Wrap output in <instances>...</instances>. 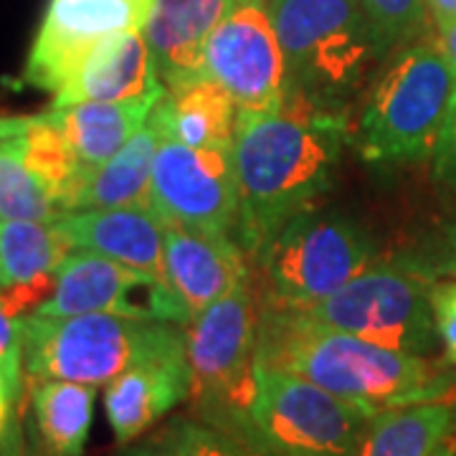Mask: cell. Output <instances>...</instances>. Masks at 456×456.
Here are the masks:
<instances>
[{"instance_id": "cell-1", "label": "cell", "mask_w": 456, "mask_h": 456, "mask_svg": "<svg viewBox=\"0 0 456 456\" xmlns=\"http://www.w3.org/2000/svg\"><path fill=\"white\" fill-rule=\"evenodd\" d=\"M347 119L299 94H284L277 110L239 112L231 155L241 198L236 231L246 256L259 259L279 228L332 188Z\"/></svg>"}, {"instance_id": "cell-2", "label": "cell", "mask_w": 456, "mask_h": 456, "mask_svg": "<svg viewBox=\"0 0 456 456\" xmlns=\"http://www.w3.org/2000/svg\"><path fill=\"white\" fill-rule=\"evenodd\" d=\"M256 365L299 375L370 413L456 401V373L424 355H406L347 335L259 297Z\"/></svg>"}, {"instance_id": "cell-3", "label": "cell", "mask_w": 456, "mask_h": 456, "mask_svg": "<svg viewBox=\"0 0 456 456\" xmlns=\"http://www.w3.org/2000/svg\"><path fill=\"white\" fill-rule=\"evenodd\" d=\"M277 28L287 94L350 117L393 49L358 0H266Z\"/></svg>"}, {"instance_id": "cell-4", "label": "cell", "mask_w": 456, "mask_h": 456, "mask_svg": "<svg viewBox=\"0 0 456 456\" xmlns=\"http://www.w3.org/2000/svg\"><path fill=\"white\" fill-rule=\"evenodd\" d=\"M454 89V66L436 38L395 49L360 97L350 142L365 163L431 160Z\"/></svg>"}, {"instance_id": "cell-5", "label": "cell", "mask_w": 456, "mask_h": 456, "mask_svg": "<svg viewBox=\"0 0 456 456\" xmlns=\"http://www.w3.org/2000/svg\"><path fill=\"white\" fill-rule=\"evenodd\" d=\"M26 380H71L110 386L147 360L185 350V330L158 320L119 314L20 317Z\"/></svg>"}, {"instance_id": "cell-6", "label": "cell", "mask_w": 456, "mask_h": 456, "mask_svg": "<svg viewBox=\"0 0 456 456\" xmlns=\"http://www.w3.org/2000/svg\"><path fill=\"white\" fill-rule=\"evenodd\" d=\"M183 330L196 419L244 436L256 401L259 287L254 277L241 281Z\"/></svg>"}, {"instance_id": "cell-7", "label": "cell", "mask_w": 456, "mask_h": 456, "mask_svg": "<svg viewBox=\"0 0 456 456\" xmlns=\"http://www.w3.org/2000/svg\"><path fill=\"white\" fill-rule=\"evenodd\" d=\"M375 239L342 213L310 208L294 216L259 254V297L305 310L380 261Z\"/></svg>"}, {"instance_id": "cell-8", "label": "cell", "mask_w": 456, "mask_h": 456, "mask_svg": "<svg viewBox=\"0 0 456 456\" xmlns=\"http://www.w3.org/2000/svg\"><path fill=\"white\" fill-rule=\"evenodd\" d=\"M431 279L403 254L375 261L340 292L305 307L327 327L406 355L434 353L439 332L431 310Z\"/></svg>"}, {"instance_id": "cell-9", "label": "cell", "mask_w": 456, "mask_h": 456, "mask_svg": "<svg viewBox=\"0 0 456 456\" xmlns=\"http://www.w3.org/2000/svg\"><path fill=\"white\" fill-rule=\"evenodd\" d=\"M373 416L299 375L256 365L244 439L264 456H355Z\"/></svg>"}, {"instance_id": "cell-10", "label": "cell", "mask_w": 456, "mask_h": 456, "mask_svg": "<svg viewBox=\"0 0 456 456\" xmlns=\"http://www.w3.org/2000/svg\"><path fill=\"white\" fill-rule=\"evenodd\" d=\"M150 208L163 226L228 233L239 228L241 198L228 147H191L165 140L158 147Z\"/></svg>"}, {"instance_id": "cell-11", "label": "cell", "mask_w": 456, "mask_h": 456, "mask_svg": "<svg viewBox=\"0 0 456 456\" xmlns=\"http://www.w3.org/2000/svg\"><path fill=\"white\" fill-rule=\"evenodd\" d=\"M206 77L239 112L277 110L287 94V64L266 0H239L206 46Z\"/></svg>"}, {"instance_id": "cell-12", "label": "cell", "mask_w": 456, "mask_h": 456, "mask_svg": "<svg viewBox=\"0 0 456 456\" xmlns=\"http://www.w3.org/2000/svg\"><path fill=\"white\" fill-rule=\"evenodd\" d=\"M246 259L228 233L165 226V287H150L152 317L180 327L193 322L251 277Z\"/></svg>"}, {"instance_id": "cell-13", "label": "cell", "mask_w": 456, "mask_h": 456, "mask_svg": "<svg viewBox=\"0 0 456 456\" xmlns=\"http://www.w3.org/2000/svg\"><path fill=\"white\" fill-rule=\"evenodd\" d=\"M155 0H49L23 66V82L56 94L82 61L117 33L145 26Z\"/></svg>"}, {"instance_id": "cell-14", "label": "cell", "mask_w": 456, "mask_h": 456, "mask_svg": "<svg viewBox=\"0 0 456 456\" xmlns=\"http://www.w3.org/2000/svg\"><path fill=\"white\" fill-rule=\"evenodd\" d=\"M140 287L155 281L119 261L94 251L74 248L56 272L49 299L31 314L38 317H77V314H119L137 320H155L150 307L134 305L130 297Z\"/></svg>"}, {"instance_id": "cell-15", "label": "cell", "mask_w": 456, "mask_h": 456, "mask_svg": "<svg viewBox=\"0 0 456 456\" xmlns=\"http://www.w3.org/2000/svg\"><path fill=\"white\" fill-rule=\"evenodd\" d=\"M239 0H155L142 26L165 89L206 77V46Z\"/></svg>"}, {"instance_id": "cell-16", "label": "cell", "mask_w": 456, "mask_h": 456, "mask_svg": "<svg viewBox=\"0 0 456 456\" xmlns=\"http://www.w3.org/2000/svg\"><path fill=\"white\" fill-rule=\"evenodd\" d=\"M163 94L165 84L158 77L152 51L142 28H137L99 44L53 94L51 107L61 110L82 102H130Z\"/></svg>"}, {"instance_id": "cell-17", "label": "cell", "mask_w": 456, "mask_h": 456, "mask_svg": "<svg viewBox=\"0 0 456 456\" xmlns=\"http://www.w3.org/2000/svg\"><path fill=\"white\" fill-rule=\"evenodd\" d=\"M71 248L119 261L165 287V226L152 208H97L59 218Z\"/></svg>"}, {"instance_id": "cell-18", "label": "cell", "mask_w": 456, "mask_h": 456, "mask_svg": "<svg viewBox=\"0 0 456 456\" xmlns=\"http://www.w3.org/2000/svg\"><path fill=\"white\" fill-rule=\"evenodd\" d=\"M188 398L191 368L183 350L117 375L104 391V411L114 439L127 446Z\"/></svg>"}, {"instance_id": "cell-19", "label": "cell", "mask_w": 456, "mask_h": 456, "mask_svg": "<svg viewBox=\"0 0 456 456\" xmlns=\"http://www.w3.org/2000/svg\"><path fill=\"white\" fill-rule=\"evenodd\" d=\"M160 142L163 130L150 114L145 127L114 158L86 170L69 213L97 208H150L152 167Z\"/></svg>"}, {"instance_id": "cell-20", "label": "cell", "mask_w": 456, "mask_h": 456, "mask_svg": "<svg viewBox=\"0 0 456 456\" xmlns=\"http://www.w3.org/2000/svg\"><path fill=\"white\" fill-rule=\"evenodd\" d=\"M239 107L226 89L211 77L165 89L152 110V119L160 125L165 140H178L191 147L233 145Z\"/></svg>"}, {"instance_id": "cell-21", "label": "cell", "mask_w": 456, "mask_h": 456, "mask_svg": "<svg viewBox=\"0 0 456 456\" xmlns=\"http://www.w3.org/2000/svg\"><path fill=\"white\" fill-rule=\"evenodd\" d=\"M160 97L130 99V102H82L53 110L51 117L71 142L79 163L97 167L114 158L145 127Z\"/></svg>"}, {"instance_id": "cell-22", "label": "cell", "mask_w": 456, "mask_h": 456, "mask_svg": "<svg viewBox=\"0 0 456 456\" xmlns=\"http://www.w3.org/2000/svg\"><path fill=\"white\" fill-rule=\"evenodd\" d=\"M94 386L71 380H36L28 383L36 436L46 456H82L92 419Z\"/></svg>"}, {"instance_id": "cell-23", "label": "cell", "mask_w": 456, "mask_h": 456, "mask_svg": "<svg viewBox=\"0 0 456 456\" xmlns=\"http://www.w3.org/2000/svg\"><path fill=\"white\" fill-rule=\"evenodd\" d=\"M456 421V401H431L380 411L355 456H431Z\"/></svg>"}, {"instance_id": "cell-24", "label": "cell", "mask_w": 456, "mask_h": 456, "mask_svg": "<svg viewBox=\"0 0 456 456\" xmlns=\"http://www.w3.org/2000/svg\"><path fill=\"white\" fill-rule=\"evenodd\" d=\"M74 248L59 221H8L0 218V274L3 289L26 287L56 277Z\"/></svg>"}, {"instance_id": "cell-25", "label": "cell", "mask_w": 456, "mask_h": 456, "mask_svg": "<svg viewBox=\"0 0 456 456\" xmlns=\"http://www.w3.org/2000/svg\"><path fill=\"white\" fill-rule=\"evenodd\" d=\"M23 152L33 173L46 183V188L59 200L66 216L71 211V203L77 198V191L82 188V180L89 167L79 163L74 147L66 140V134L56 125L51 112L26 117Z\"/></svg>"}, {"instance_id": "cell-26", "label": "cell", "mask_w": 456, "mask_h": 456, "mask_svg": "<svg viewBox=\"0 0 456 456\" xmlns=\"http://www.w3.org/2000/svg\"><path fill=\"white\" fill-rule=\"evenodd\" d=\"M0 218L59 221L64 211L23 152V132L0 137Z\"/></svg>"}, {"instance_id": "cell-27", "label": "cell", "mask_w": 456, "mask_h": 456, "mask_svg": "<svg viewBox=\"0 0 456 456\" xmlns=\"http://www.w3.org/2000/svg\"><path fill=\"white\" fill-rule=\"evenodd\" d=\"M393 51L428 36L431 11L426 0H358Z\"/></svg>"}, {"instance_id": "cell-28", "label": "cell", "mask_w": 456, "mask_h": 456, "mask_svg": "<svg viewBox=\"0 0 456 456\" xmlns=\"http://www.w3.org/2000/svg\"><path fill=\"white\" fill-rule=\"evenodd\" d=\"M403 256L431 281L456 279V218L428 233L421 246L403 251Z\"/></svg>"}, {"instance_id": "cell-29", "label": "cell", "mask_w": 456, "mask_h": 456, "mask_svg": "<svg viewBox=\"0 0 456 456\" xmlns=\"http://www.w3.org/2000/svg\"><path fill=\"white\" fill-rule=\"evenodd\" d=\"M183 431L191 456H264L239 434H228L198 419H183Z\"/></svg>"}, {"instance_id": "cell-30", "label": "cell", "mask_w": 456, "mask_h": 456, "mask_svg": "<svg viewBox=\"0 0 456 456\" xmlns=\"http://www.w3.org/2000/svg\"><path fill=\"white\" fill-rule=\"evenodd\" d=\"M0 368L11 383V391L20 403L23 386H26V370H23V330L20 317H13L0 299Z\"/></svg>"}, {"instance_id": "cell-31", "label": "cell", "mask_w": 456, "mask_h": 456, "mask_svg": "<svg viewBox=\"0 0 456 456\" xmlns=\"http://www.w3.org/2000/svg\"><path fill=\"white\" fill-rule=\"evenodd\" d=\"M431 310L444 360L456 370V279H436L431 284Z\"/></svg>"}, {"instance_id": "cell-32", "label": "cell", "mask_w": 456, "mask_h": 456, "mask_svg": "<svg viewBox=\"0 0 456 456\" xmlns=\"http://www.w3.org/2000/svg\"><path fill=\"white\" fill-rule=\"evenodd\" d=\"M119 456H191L183 431V419H173L163 431L147 436L145 441L127 444Z\"/></svg>"}, {"instance_id": "cell-33", "label": "cell", "mask_w": 456, "mask_h": 456, "mask_svg": "<svg viewBox=\"0 0 456 456\" xmlns=\"http://www.w3.org/2000/svg\"><path fill=\"white\" fill-rule=\"evenodd\" d=\"M434 178L439 180L441 185L456 191V89L452 104H449V114L441 130L439 145L434 152Z\"/></svg>"}, {"instance_id": "cell-34", "label": "cell", "mask_w": 456, "mask_h": 456, "mask_svg": "<svg viewBox=\"0 0 456 456\" xmlns=\"http://www.w3.org/2000/svg\"><path fill=\"white\" fill-rule=\"evenodd\" d=\"M20 419V403L16 401V395L11 391V383L0 368V439L11 431V426Z\"/></svg>"}, {"instance_id": "cell-35", "label": "cell", "mask_w": 456, "mask_h": 456, "mask_svg": "<svg viewBox=\"0 0 456 456\" xmlns=\"http://www.w3.org/2000/svg\"><path fill=\"white\" fill-rule=\"evenodd\" d=\"M434 26H436V41L456 71V18H439L434 20Z\"/></svg>"}, {"instance_id": "cell-36", "label": "cell", "mask_w": 456, "mask_h": 456, "mask_svg": "<svg viewBox=\"0 0 456 456\" xmlns=\"http://www.w3.org/2000/svg\"><path fill=\"white\" fill-rule=\"evenodd\" d=\"M0 456H38L28 449V444L23 439V428H20V419L11 426V431L0 439Z\"/></svg>"}, {"instance_id": "cell-37", "label": "cell", "mask_w": 456, "mask_h": 456, "mask_svg": "<svg viewBox=\"0 0 456 456\" xmlns=\"http://www.w3.org/2000/svg\"><path fill=\"white\" fill-rule=\"evenodd\" d=\"M426 3H428V11H431L434 20L456 18V0H426Z\"/></svg>"}, {"instance_id": "cell-38", "label": "cell", "mask_w": 456, "mask_h": 456, "mask_svg": "<svg viewBox=\"0 0 456 456\" xmlns=\"http://www.w3.org/2000/svg\"><path fill=\"white\" fill-rule=\"evenodd\" d=\"M431 456H456V421L452 424V428L446 431V436L441 439V444L436 446V452Z\"/></svg>"}, {"instance_id": "cell-39", "label": "cell", "mask_w": 456, "mask_h": 456, "mask_svg": "<svg viewBox=\"0 0 456 456\" xmlns=\"http://www.w3.org/2000/svg\"><path fill=\"white\" fill-rule=\"evenodd\" d=\"M26 127V117H0V137L18 134Z\"/></svg>"}, {"instance_id": "cell-40", "label": "cell", "mask_w": 456, "mask_h": 456, "mask_svg": "<svg viewBox=\"0 0 456 456\" xmlns=\"http://www.w3.org/2000/svg\"><path fill=\"white\" fill-rule=\"evenodd\" d=\"M0 292H3V274H0Z\"/></svg>"}]
</instances>
